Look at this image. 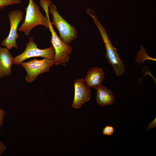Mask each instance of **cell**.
Segmentation results:
<instances>
[{"mask_svg":"<svg viewBox=\"0 0 156 156\" xmlns=\"http://www.w3.org/2000/svg\"><path fill=\"white\" fill-rule=\"evenodd\" d=\"M54 63L53 60L44 58L41 60L34 59L26 62H22L21 65L25 70L26 80L31 83L40 74L48 72Z\"/></svg>","mask_w":156,"mask_h":156,"instance_id":"cell-6","label":"cell"},{"mask_svg":"<svg viewBox=\"0 0 156 156\" xmlns=\"http://www.w3.org/2000/svg\"><path fill=\"white\" fill-rule=\"evenodd\" d=\"M49 25V29L51 34V42L55 52L53 60L54 64L64 65L69 60L72 48L70 45L64 43L60 39L54 30L50 21Z\"/></svg>","mask_w":156,"mask_h":156,"instance_id":"cell-5","label":"cell"},{"mask_svg":"<svg viewBox=\"0 0 156 156\" xmlns=\"http://www.w3.org/2000/svg\"><path fill=\"white\" fill-rule=\"evenodd\" d=\"M156 126V118H155L153 121L148 124L147 128V131H148L150 129H153L155 128Z\"/></svg>","mask_w":156,"mask_h":156,"instance_id":"cell-16","label":"cell"},{"mask_svg":"<svg viewBox=\"0 0 156 156\" xmlns=\"http://www.w3.org/2000/svg\"><path fill=\"white\" fill-rule=\"evenodd\" d=\"M21 3V0H0V10L8 5Z\"/></svg>","mask_w":156,"mask_h":156,"instance_id":"cell-12","label":"cell"},{"mask_svg":"<svg viewBox=\"0 0 156 156\" xmlns=\"http://www.w3.org/2000/svg\"><path fill=\"white\" fill-rule=\"evenodd\" d=\"M6 149V146L1 141H0V156L3 154Z\"/></svg>","mask_w":156,"mask_h":156,"instance_id":"cell-17","label":"cell"},{"mask_svg":"<svg viewBox=\"0 0 156 156\" xmlns=\"http://www.w3.org/2000/svg\"><path fill=\"white\" fill-rule=\"evenodd\" d=\"M51 2L50 0H40L41 6L45 11L46 15H49V5Z\"/></svg>","mask_w":156,"mask_h":156,"instance_id":"cell-13","label":"cell"},{"mask_svg":"<svg viewBox=\"0 0 156 156\" xmlns=\"http://www.w3.org/2000/svg\"><path fill=\"white\" fill-rule=\"evenodd\" d=\"M114 127L112 126L109 125L105 127L103 130V134L106 135H111L114 133Z\"/></svg>","mask_w":156,"mask_h":156,"instance_id":"cell-14","label":"cell"},{"mask_svg":"<svg viewBox=\"0 0 156 156\" xmlns=\"http://www.w3.org/2000/svg\"><path fill=\"white\" fill-rule=\"evenodd\" d=\"M104 78L103 69L99 67H95L89 70L84 80L90 88L96 89L101 85Z\"/></svg>","mask_w":156,"mask_h":156,"instance_id":"cell-10","label":"cell"},{"mask_svg":"<svg viewBox=\"0 0 156 156\" xmlns=\"http://www.w3.org/2000/svg\"><path fill=\"white\" fill-rule=\"evenodd\" d=\"M96 89V100L99 105L105 107L112 105L114 103V96L111 90L101 85L98 86Z\"/></svg>","mask_w":156,"mask_h":156,"instance_id":"cell-11","label":"cell"},{"mask_svg":"<svg viewBox=\"0 0 156 156\" xmlns=\"http://www.w3.org/2000/svg\"><path fill=\"white\" fill-rule=\"evenodd\" d=\"M25 9V18L18 28V31L23 32L25 36H28L31 30L37 25H42L49 29L50 21L49 17L44 16L42 14L38 5L34 0H29Z\"/></svg>","mask_w":156,"mask_h":156,"instance_id":"cell-2","label":"cell"},{"mask_svg":"<svg viewBox=\"0 0 156 156\" xmlns=\"http://www.w3.org/2000/svg\"><path fill=\"white\" fill-rule=\"evenodd\" d=\"M26 48L21 54L14 57L13 64L17 65H21L23 61L31 57H41L54 60L55 50L52 46L45 49L38 48L32 36L29 38V42L26 44Z\"/></svg>","mask_w":156,"mask_h":156,"instance_id":"cell-4","label":"cell"},{"mask_svg":"<svg viewBox=\"0 0 156 156\" xmlns=\"http://www.w3.org/2000/svg\"><path fill=\"white\" fill-rule=\"evenodd\" d=\"M23 12L21 10H15L12 11L8 14L10 29L9 35L1 42V45L5 47L9 50L13 48L18 49L16 40L19 36L18 33V25L22 20Z\"/></svg>","mask_w":156,"mask_h":156,"instance_id":"cell-7","label":"cell"},{"mask_svg":"<svg viewBox=\"0 0 156 156\" xmlns=\"http://www.w3.org/2000/svg\"><path fill=\"white\" fill-rule=\"evenodd\" d=\"M5 115V111L1 109L0 107V127L3 125V119Z\"/></svg>","mask_w":156,"mask_h":156,"instance_id":"cell-15","label":"cell"},{"mask_svg":"<svg viewBox=\"0 0 156 156\" xmlns=\"http://www.w3.org/2000/svg\"><path fill=\"white\" fill-rule=\"evenodd\" d=\"M86 13L93 18L99 30L106 49L105 57L113 67L115 74L118 76L123 75L125 71V65L119 57L117 49L113 45L105 28L99 20L94 10L88 9Z\"/></svg>","mask_w":156,"mask_h":156,"instance_id":"cell-1","label":"cell"},{"mask_svg":"<svg viewBox=\"0 0 156 156\" xmlns=\"http://www.w3.org/2000/svg\"><path fill=\"white\" fill-rule=\"evenodd\" d=\"M49 10L52 18L51 24L58 30L60 39L64 43L69 44L77 36L78 32L76 28L68 23L59 14L56 6L51 2L49 4Z\"/></svg>","mask_w":156,"mask_h":156,"instance_id":"cell-3","label":"cell"},{"mask_svg":"<svg viewBox=\"0 0 156 156\" xmlns=\"http://www.w3.org/2000/svg\"><path fill=\"white\" fill-rule=\"evenodd\" d=\"M13 58L9 50L0 47V78L10 76L11 67L13 64Z\"/></svg>","mask_w":156,"mask_h":156,"instance_id":"cell-9","label":"cell"},{"mask_svg":"<svg viewBox=\"0 0 156 156\" xmlns=\"http://www.w3.org/2000/svg\"><path fill=\"white\" fill-rule=\"evenodd\" d=\"M74 95L72 105L74 108L79 109L88 101L91 96L90 87L82 79L75 80L74 82Z\"/></svg>","mask_w":156,"mask_h":156,"instance_id":"cell-8","label":"cell"}]
</instances>
